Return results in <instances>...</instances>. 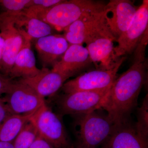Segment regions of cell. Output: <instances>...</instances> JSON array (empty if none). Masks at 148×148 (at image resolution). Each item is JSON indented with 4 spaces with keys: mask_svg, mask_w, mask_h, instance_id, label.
I'll list each match as a JSON object with an SVG mask.
<instances>
[{
    "mask_svg": "<svg viewBox=\"0 0 148 148\" xmlns=\"http://www.w3.org/2000/svg\"><path fill=\"white\" fill-rule=\"evenodd\" d=\"M148 39L143 38L133 52V63L112 85L102 109L115 124L129 120L137 105L139 94L147 79L146 49Z\"/></svg>",
    "mask_w": 148,
    "mask_h": 148,
    "instance_id": "obj_1",
    "label": "cell"
},
{
    "mask_svg": "<svg viewBox=\"0 0 148 148\" xmlns=\"http://www.w3.org/2000/svg\"><path fill=\"white\" fill-rule=\"evenodd\" d=\"M105 4L91 0L63 1L45 9L28 8L22 12L28 16L38 18L56 31H64L85 14L102 8Z\"/></svg>",
    "mask_w": 148,
    "mask_h": 148,
    "instance_id": "obj_2",
    "label": "cell"
},
{
    "mask_svg": "<svg viewBox=\"0 0 148 148\" xmlns=\"http://www.w3.org/2000/svg\"><path fill=\"white\" fill-rule=\"evenodd\" d=\"M98 110L75 116V148H102L108 141L115 124Z\"/></svg>",
    "mask_w": 148,
    "mask_h": 148,
    "instance_id": "obj_3",
    "label": "cell"
},
{
    "mask_svg": "<svg viewBox=\"0 0 148 148\" xmlns=\"http://www.w3.org/2000/svg\"><path fill=\"white\" fill-rule=\"evenodd\" d=\"M18 13L4 12L0 14V34L4 42L1 73L8 76L17 54L31 38L19 24Z\"/></svg>",
    "mask_w": 148,
    "mask_h": 148,
    "instance_id": "obj_4",
    "label": "cell"
},
{
    "mask_svg": "<svg viewBox=\"0 0 148 148\" xmlns=\"http://www.w3.org/2000/svg\"><path fill=\"white\" fill-rule=\"evenodd\" d=\"M114 41H116L115 39L106 27L93 33L85 41L86 47L95 69L111 70L124 61L125 57H116Z\"/></svg>",
    "mask_w": 148,
    "mask_h": 148,
    "instance_id": "obj_5",
    "label": "cell"
},
{
    "mask_svg": "<svg viewBox=\"0 0 148 148\" xmlns=\"http://www.w3.org/2000/svg\"><path fill=\"white\" fill-rule=\"evenodd\" d=\"M30 121L34 125L40 136L55 148L72 146L60 117L46 104L42 106L32 116Z\"/></svg>",
    "mask_w": 148,
    "mask_h": 148,
    "instance_id": "obj_6",
    "label": "cell"
},
{
    "mask_svg": "<svg viewBox=\"0 0 148 148\" xmlns=\"http://www.w3.org/2000/svg\"><path fill=\"white\" fill-rule=\"evenodd\" d=\"M110 88L64 93L56 100L57 108L61 115H71L74 116L100 110Z\"/></svg>",
    "mask_w": 148,
    "mask_h": 148,
    "instance_id": "obj_7",
    "label": "cell"
},
{
    "mask_svg": "<svg viewBox=\"0 0 148 148\" xmlns=\"http://www.w3.org/2000/svg\"><path fill=\"white\" fill-rule=\"evenodd\" d=\"M2 99L12 114H34L45 104L44 98L19 81H13Z\"/></svg>",
    "mask_w": 148,
    "mask_h": 148,
    "instance_id": "obj_8",
    "label": "cell"
},
{
    "mask_svg": "<svg viewBox=\"0 0 148 148\" xmlns=\"http://www.w3.org/2000/svg\"><path fill=\"white\" fill-rule=\"evenodd\" d=\"M138 7L129 0H111L105 5V25L116 41L129 27Z\"/></svg>",
    "mask_w": 148,
    "mask_h": 148,
    "instance_id": "obj_9",
    "label": "cell"
},
{
    "mask_svg": "<svg viewBox=\"0 0 148 148\" xmlns=\"http://www.w3.org/2000/svg\"><path fill=\"white\" fill-rule=\"evenodd\" d=\"M148 1H143L132 23L117 40L114 51L119 58L133 53L146 33H148Z\"/></svg>",
    "mask_w": 148,
    "mask_h": 148,
    "instance_id": "obj_10",
    "label": "cell"
},
{
    "mask_svg": "<svg viewBox=\"0 0 148 148\" xmlns=\"http://www.w3.org/2000/svg\"><path fill=\"white\" fill-rule=\"evenodd\" d=\"M122 64L110 70H97L80 75L66 82L62 90L64 93L79 91H96L110 88L117 77V72Z\"/></svg>",
    "mask_w": 148,
    "mask_h": 148,
    "instance_id": "obj_11",
    "label": "cell"
},
{
    "mask_svg": "<svg viewBox=\"0 0 148 148\" xmlns=\"http://www.w3.org/2000/svg\"><path fill=\"white\" fill-rule=\"evenodd\" d=\"M105 6L85 14L64 29V36L69 44L83 45L89 36L106 27L104 17Z\"/></svg>",
    "mask_w": 148,
    "mask_h": 148,
    "instance_id": "obj_12",
    "label": "cell"
},
{
    "mask_svg": "<svg viewBox=\"0 0 148 148\" xmlns=\"http://www.w3.org/2000/svg\"><path fill=\"white\" fill-rule=\"evenodd\" d=\"M92 64L86 47L79 45H70L51 70L69 79L85 70Z\"/></svg>",
    "mask_w": 148,
    "mask_h": 148,
    "instance_id": "obj_13",
    "label": "cell"
},
{
    "mask_svg": "<svg viewBox=\"0 0 148 148\" xmlns=\"http://www.w3.org/2000/svg\"><path fill=\"white\" fill-rule=\"evenodd\" d=\"M69 45L64 35L53 34L37 39L35 46L43 68L53 67L60 60Z\"/></svg>",
    "mask_w": 148,
    "mask_h": 148,
    "instance_id": "obj_14",
    "label": "cell"
},
{
    "mask_svg": "<svg viewBox=\"0 0 148 148\" xmlns=\"http://www.w3.org/2000/svg\"><path fill=\"white\" fill-rule=\"evenodd\" d=\"M105 148H148V140L142 138L130 120L115 124Z\"/></svg>",
    "mask_w": 148,
    "mask_h": 148,
    "instance_id": "obj_15",
    "label": "cell"
},
{
    "mask_svg": "<svg viewBox=\"0 0 148 148\" xmlns=\"http://www.w3.org/2000/svg\"><path fill=\"white\" fill-rule=\"evenodd\" d=\"M68 79L61 73L42 68L36 75L32 78L20 79L19 81L28 85L45 98L55 94Z\"/></svg>",
    "mask_w": 148,
    "mask_h": 148,
    "instance_id": "obj_16",
    "label": "cell"
},
{
    "mask_svg": "<svg viewBox=\"0 0 148 148\" xmlns=\"http://www.w3.org/2000/svg\"><path fill=\"white\" fill-rule=\"evenodd\" d=\"M32 39L27 40L23 47L16 56L8 76L11 79L14 78L27 79L36 75L40 71L36 66V58L31 48Z\"/></svg>",
    "mask_w": 148,
    "mask_h": 148,
    "instance_id": "obj_17",
    "label": "cell"
},
{
    "mask_svg": "<svg viewBox=\"0 0 148 148\" xmlns=\"http://www.w3.org/2000/svg\"><path fill=\"white\" fill-rule=\"evenodd\" d=\"M34 114H12L0 124V142L13 143Z\"/></svg>",
    "mask_w": 148,
    "mask_h": 148,
    "instance_id": "obj_18",
    "label": "cell"
},
{
    "mask_svg": "<svg viewBox=\"0 0 148 148\" xmlns=\"http://www.w3.org/2000/svg\"><path fill=\"white\" fill-rule=\"evenodd\" d=\"M18 21L24 31L31 38L38 39L53 34L55 30L49 24L38 18L26 15L21 12L18 15Z\"/></svg>",
    "mask_w": 148,
    "mask_h": 148,
    "instance_id": "obj_19",
    "label": "cell"
},
{
    "mask_svg": "<svg viewBox=\"0 0 148 148\" xmlns=\"http://www.w3.org/2000/svg\"><path fill=\"white\" fill-rule=\"evenodd\" d=\"M38 135L34 125L30 120L14 141L13 148H29Z\"/></svg>",
    "mask_w": 148,
    "mask_h": 148,
    "instance_id": "obj_20",
    "label": "cell"
},
{
    "mask_svg": "<svg viewBox=\"0 0 148 148\" xmlns=\"http://www.w3.org/2000/svg\"><path fill=\"white\" fill-rule=\"evenodd\" d=\"M137 121L134 125L137 132L145 140H148V97L144 98L142 106L138 110Z\"/></svg>",
    "mask_w": 148,
    "mask_h": 148,
    "instance_id": "obj_21",
    "label": "cell"
},
{
    "mask_svg": "<svg viewBox=\"0 0 148 148\" xmlns=\"http://www.w3.org/2000/svg\"><path fill=\"white\" fill-rule=\"evenodd\" d=\"M31 0H0V4L6 12L18 13L29 7Z\"/></svg>",
    "mask_w": 148,
    "mask_h": 148,
    "instance_id": "obj_22",
    "label": "cell"
},
{
    "mask_svg": "<svg viewBox=\"0 0 148 148\" xmlns=\"http://www.w3.org/2000/svg\"><path fill=\"white\" fill-rule=\"evenodd\" d=\"M62 1L63 0H31L29 8L32 7L36 9H45L51 7Z\"/></svg>",
    "mask_w": 148,
    "mask_h": 148,
    "instance_id": "obj_23",
    "label": "cell"
},
{
    "mask_svg": "<svg viewBox=\"0 0 148 148\" xmlns=\"http://www.w3.org/2000/svg\"><path fill=\"white\" fill-rule=\"evenodd\" d=\"M13 81L10 77L0 73V97L8 92Z\"/></svg>",
    "mask_w": 148,
    "mask_h": 148,
    "instance_id": "obj_24",
    "label": "cell"
},
{
    "mask_svg": "<svg viewBox=\"0 0 148 148\" xmlns=\"http://www.w3.org/2000/svg\"><path fill=\"white\" fill-rule=\"evenodd\" d=\"M12 114L2 98H0V124Z\"/></svg>",
    "mask_w": 148,
    "mask_h": 148,
    "instance_id": "obj_25",
    "label": "cell"
},
{
    "mask_svg": "<svg viewBox=\"0 0 148 148\" xmlns=\"http://www.w3.org/2000/svg\"><path fill=\"white\" fill-rule=\"evenodd\" d=\"M29 148H55L54 146L38 135Z\"/></svg>",
    "mask_w": 148,
    "mask_h": 148,
    "instance_id": "obj_26",
    "label": "cell"
},
{
    "mask_svg": "<svg viewBox=\"0 0 148 148\" xmlns=\"http://www.w3.org/2000/svg\"><path fill=\"white\" fill-rule=\"evenodd\" d=\"M4 46V40L2 36L0 34V73H1V72L2 67Z\"/></svg>",
    "mask_w": 148,
    "mask_h": 148,
    "instance_id": "obj_27",
    "label": "cell"
},
{
    "mask_svg": "<svg viewBox=\"0 0 148 148\" xmlns=\"http://www.w3.org/2000/svg\"><path fill=\"white\" fill-rule=\"evenodd\" d=\"M0 148H13V143L0 142Z\"/></svg>",
    "mask_w": 148,
    "mask_h": 148,
    "instance_id": "obj_28",
    "label": "cell"
},
{
    "mask_svg": "<svg viewBox=\"0 0 148 148\" xmlns=\"http://www.w3.org/2000/svg\"><path fill=\"white\" fill-rule=\"evenodd\" d=\"M66 148H75V147H74L73 146H71V147H69ZM102 148H105V147H103Z\"/></svg>",
    "mask_w": 148,
    "mask_h": 148,
    "instance_id": "obj_29",
    "label": "cell"
}]
</instances>
